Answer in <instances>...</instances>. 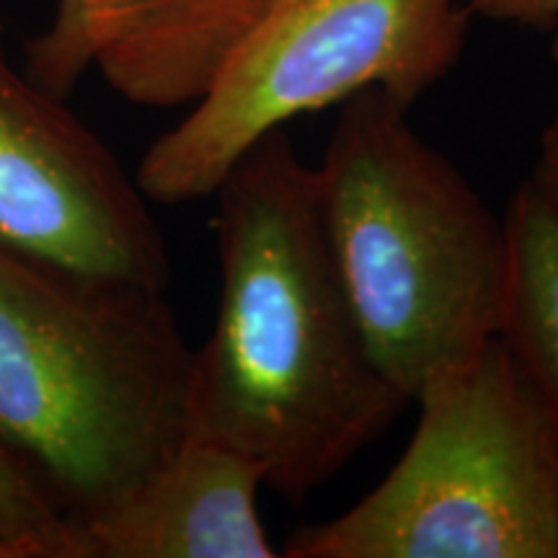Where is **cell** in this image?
<instances>
[{
    "mask_svg": "<svg viewBox=\"0 0 558 558\" xmlns=\"http://www.w3.org/2000/svg\"><path fill=\"white\" fill-rule=\"evenodd\" d=\"M213 197L220 308L194 349L186 432L298 501L411 401L369 352L326 241L316 169L284 130L251 145Z\"/></svg>",
    "mask_w": 558,
    "mask_h": 558,
    "instance_id": "1",
    "label": "cell"
},
{
    "mask_svg": "<svg viewBox=\"0 0 558 558\" xmlns=\"http://www.w3.org/2000/svg\"><path fill=\"white\" fill-rule=\"evenodd\" d=\"M192 357L166 288L0 241V445L81 530L184 439Z\"/></svg>",
    "mask_w": 558,
    "mask_h": 558,
    "instance_id": "2",
    "label": "cell"
},
{
    "mask_svg": "<svg viewBox=\"0 0 558 558\" xmlns=\"http://www.w3.org/2000/svg\"><path fill=\"white\" fill-rule=\"evenodd\" d=\"M380 88L341 104L316 190L333 264L378 367L414 401L501 331L507 220Z\"/></svg>",
    "mask_w": 558,
    "mask_h": 558,
    "instance_id": "3",
    "label": "cell"
},
{
    "mask_svg": "<svg viewBox=\"0 0 558 558\" xmlns=\"http://www.w3.org/2000/svg\"><path fill=\"white\" fill-rule=\"evenodd\" d=\"M403 456L288 558H558V422L494 337L427 380Z\"/></svg>",
    "mask_w": 558,
    "mask_h": 558,
    "instance_id": "4",
    "label": "cell"
},
{
    "mask_svg": "<svg viewBox=\"0 0 558 558\" xmlns=\"http://www.w3.org/2000/svg\"><path fill=\"white\" fill-rule=\"evenodd\" d=\"M469 21L463 0H277L145 150L140 192L160 205L213 197L251 145L360 90L414 107L463 58Z\"/></svg>",
    "mask_w": 558,
    "mask_h": 558,
    "instance_id": "5",
    "label": "cell"
},
{
    "mask_svg": "<svg viewBox=\"0 0 558 558\" xmlns=\"http://www.w3.org/2000/svg\"><path fill=\"white\" fill-rule=\"evenodd\" d=\"M0 241L62 267L169 288L163 233L135 177L0 41Z\"/></svg>",
    "mask_w": 558,
    "mask_h": 558,
    "instance_id": "6",
    "label": "cell"
},
{
    "mask_svg": "<svg viewBox=\"0 0 558 558\" xmlns=\"http://www.w3.org/2000/svg\"><path fill=\"white\" fill-rule=\"evenodd\" d=\"M277 0H75L26 50V73L68 99L96 68L137 107H192Z\"/></svg>",
    "mask_w": 558,
    "mask_h": 558,
    "instance_id": "7",
    "label": "cell"
},
{
    "mask_svg": "<svg viewBox=\"0 0 558 558\" xmlns=\"http://www.w3.org/2000/svg\"><path fill=\"white\" fill-rule=\"evenodd\" d=\"M264 481L246 458L190 435L86 527L90 558H277L259 518Z\"/></svg>",
    "mask_w": 558,
    "mask_h": 558,
    "instance_id": "8",
    "label": "cell"
},
{
    "mask_svg": "<svg viewBox=\"0 0 558 558\" xmlns=\"http://www.w3.org/2000/svg\"><path fill=\"white\" fill-rule=\"evenodd\" d=\"M505 220L509 279L499 337L558 422V215L525 179Z\"/></svg>",
    "mask_w": 558,
    "mask_h": 558,
    "instance_id": "9",
    "label": "cell"
},
{
    "mask_svg": "<svg viewBox=\"0 0 558 558\" xmlns=\"http://www.w3.org/2000/svg\"><path fill=\"white\" fill-rule=\"evenodd\" d=\"M0 538L29 558H90L86 530L70 522L11 450L0 445Z\"/></svg>",
    "mask_w": 558,
    "mask_h": 558,
    "instance_id": "10",
    "label": "cell"
},
{
    "mask_svg": "<svg viewBox=\"0 0 558 558\" xmlns=\"http://www.w3.org/2000/svg\"><path fill=\"white\" fill-rule=\"evenodd\" d=\"M463 5L484 19L535 29H550L558 19V0H463Z\"/></svg>",
    "mask_w": 558,
    "mask_h": 558,
    "instance_id": "11",
    "label": "cell"
},
{
    "mask_svg": "<svg viewBox=\"0 0 558 558\" xmlns=\"http://www.w3.org/2000/svg\"><path fill=\"white\" fill-rule=\"evenodd\" d=\"M533 186L543 194V199L556 209L558 215V117L548 122L538 143V158H535L533 173L527 177Z\"/></svg>",
    "mask_w": 558,
    "mask_h": 558,
    "instance_id": "12",
    "label": "cell"
},
{
    "mask_svg": "<svg viewBox=\"0 0 558 558\" xmlns=\"http://www.w3.org/2000/svg\"><path fill=\"white\" fill-rule=\"evenodd\" d=\"M73 9H75V0H58V9H54V19L52 24L47 26V32H58L62 26L68 24L70 16H73Z\"/></svg>",
    "mask_w": 558,
    "mask_h": 558,
    "instance_id": "13",
    "label": "cell"
},
{
    "mask_svg": "<svg viewBox=\"0 0 558 558\" xmlns=\"http://www.w3.org/2000/svg\"><path fill=\"white\" fill-rule=\"evenodd\" d=\"M0 558H29V556H26V550L16 546V543L0 538Z\"/></svg>",
    "mask_w": 558,
    "mask_h": 558,
    "instance_id": "14",
    "label": "cell"
},
{
    "mask_svg": "<svg viewBox=\"0 0 558 558\" xmlns=\"http://www.w3.org/2000/svg\"><path fill=\"white\" fill-rule=\"evenodd\" d=\"M550 29H554V39H550V58H554V65L558 70V19H556V24L550 26Z\"/></svg>",
    "mask_w": 558,
    "mask_h": 558,
    "instance_id": "15",
    "label": "cell"
}]
</instances>
